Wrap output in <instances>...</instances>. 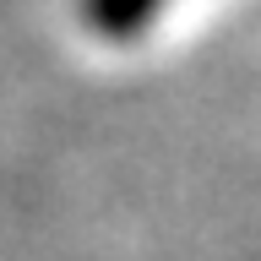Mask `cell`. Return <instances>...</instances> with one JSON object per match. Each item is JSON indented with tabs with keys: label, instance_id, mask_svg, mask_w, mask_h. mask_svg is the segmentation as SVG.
I'll return each mask as SVG.
<instances>
[{
	"label": "cell",
	"instance_id": "6da1fadb",
	"mask_svg": "<svg viewBox=\"0 0 261 261\" xmlns=\"http://www.w3.org/2000/svg\"><path fill=\"white\" fill-rule=\"evenodd\" d=\"M158 6L163 0H87V16H93L103 33H130V28H142Z\"/></svg>",
	"mask_w": 261,
	"mask_h": 261
}]
</instances>
